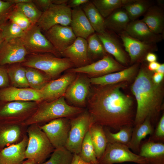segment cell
I'll return each mask as SVG.
<instances>
[{
  "instance_id": "6da1fadb",
  "label": "cell",
  "mask_w": 164,
  "mask_h": 164,
  "mask_svg": "<svg viewBox=\"0 0 164 164\" xmlns=\"http://www.w3.org/2000/svg\"><path fill=\"white\" fill-rule=\"evenodd\" d=\"M126 82L97 85L91 90L86 107L92 124L116 130L134 126L132 99L121 91L126 85Z\"/></svg>"
},
{
  "instance_id": "7a4b0ae2",
  "label": "cell",
  "mask_w": 164,
  "mask_h": 164,
  "mask_svg": "<svg viewBox=\"0 0 164 164\" xmlns=\"http://www.w3.org/2000/svg\"><path fill=\"white\" fill-rule=\"evenodd\" d=\"M152 74L147 67L142 65L132 86L137 103L134 126L141 124L147 118L151 119L161 110L163 89L160 84L154 83Z\"/></svg>"
},
{
  "instance_id": "3957f363",
  "label": "cell",
  "mask_w": 164,
  "mask_h": 164,
  "mask_svg": "<svg viewBox=\"0 0 164 164\" xmlns=\"http://www.w3.org/2000/svg\"><path fill=\"white\" fill-rule=\"evenodd\" d=\"M65 99L62 96L52 101L39 103L34 113L22 124L26 126L32 124L41 125L59 118H73L85 110L70 105Z\"/></svg>"
},
{
  "instance_id": "277c9868",
  "label": "cell",
  "mask_w": 164,
  "mask_h": 164,
  "mask_svg": "<svg viewBox=\"0 0 164 164\" xmlns=\"http://www.w3.org/2000/svg\"><path fill=\"white\" fill-rule=\"evenodd\" d=\"M21 64L25 67L41 71L51 80L54 79L63 72L74 67L68 59L49 53L28 55Z\"/></svg>"
},
{
  "instance_id": "5b68a950",
  "label": "cell",
  "mask_w": 164,
  "mask_h": 164,
  "mask_svg": "<svg viewBox=\"0 0 164 164\" xmlns=\"http://www.w3.org/2000/svg\"><path fill=\"white\" fill-rule=\"evenodd\" d=\"M26 133L28 141L25 152L26 159L42 164L55 149L38 124L28 126Z\"/></svg>"
},
{
  "instance_id": "8992f818",
  "label": "cell",
  "mask_w": 164,
  "mask_h": 164,
  "mask_svg": "<svg viewBox=\"0 0 164 164\" xmlns=\"http://www.w3.org/2000/svg\"><path fill=\"white\" fill-rule=\"evenodd\" d=\"M38 103L33 101H6L0 100V120L23 124L34 113Z\"/></svg>"
},
{
  "instance_id": "52a82bcc",
  "label": "cell",
  "mask_w": 164,
  "mask_h": 164,
  "mask_svg": "<svg viewBox=\"0 0 164 164\" xmlns=\"http://www.w3.org/2000/svg\"><path fill=\"white\" fill-rule=\"evenodd\" d=\"M132 162L138 164H156L153 161L132 152L125 145L108 143L98 164H113Z\"/></svg>"
},
{
  "instance_id": "ba28073f",
  "label": "cell",
  "mask_w": 164,
  "mask_h": 164,
  "mask_svg": "<svg viewBox=\"0 0 164 164\" xmlns=\"http://www.w3.org/2000/svg\"><path fill=\"white\" fill-rule=\"evenodd\" d=\"M70 120V128L65 147L73 154L79 155L84 138L92 124V119L85 109Z\"/></svg>"
},
{
  "instance_id": "9c48e42d",
  "label": "cell",
  "mask_w": 164,
  "mask_h": 164,
  "mask_svg": "<svg viewBox=\"0 0 164 164\" xmlns=\"http://www.w3.org/2000/svg\"><path fill=\"white\" fill-rule=\"evenodd\" d=\"M20 38L28 55L49 53L57 57L61 56L37 24L25 31Z\"/></svg>"
},
{
  "instance_id": "30bf717a",
  "label": "cell",
  "mask_w": 164,
  "mask_h": 164,
  "mask_svg": "<svg viewBox=\"0 0 164 164\" xmlns=\"http://www.w3.org/2000/svg\"><path fill=\"white\" fill-rule=\"evenodd\" d=\"M126 68L108 54L95 62L83 67L70 68L66 71L83 73L93 77L119 71Z\"/></svg>"
},
{
  "instance_id": "8fae6325",
  "label": "cell",
  "mask_w": 164,
  "mask_h": 164,
  "mask_svg": "<svg viewBox=\"0 0 164 164\" xmlns=\"http://www.w3.org/2000/svg\"><path fill=\"white\" fill-rule=\"evenodd\" d=\"M39 125L55 149L65 147L70 128V118H59Z\"/></svg>"
},
{
  "instance_id": "7c38bea8",
  "label": "cell",
  "mask_w": 164,
  "mask_h": 164,
  "mask_svg": "<svg viewBox=\"0 0 164 164\" xmlns=\"http://www.w3.org/2000/svg\"><path fill=\"white\" fill-rule=\"evenodd\" d=\"M71 18V9L67 4H53L43 12L37 25L44 32L57 25L70 26Z\"/></svg>"
},
{
  "instance_id": "4fadbf2b",
  "label": "cell",
  "mask_w": 164,
  "mask_h": 164,
  "mask_svg": "<svg viewBox=\"0 0 164 164\" xmlns=\"http://www.w3.org/2000/svg\"><path fill=\"white\" fill-rule=\"evenodd\" d=\"M77 73L68 87L64 97L74 106L84 108L87 106L91 84L87 75Z\"/></svg>"
},
{
  "instance_id": "5bb4252c",
  "label": "cell",
  "mask_w": 164,
  "mask_h": 164,
  "mask_svg": "<svg viewBox=\"0 0 164 164\" xmlns=\"http://www.w3.org/2000/svg\"><path fill=\"white\" fill-rule=\"evenodd\" d=\"M123 46L128 54L131 64L136 63L149 53L157 51L156 44L145 43L132 37L125 32L118 34Z\"/></svg>"
},
{
  "instance_id": "9a60e30c",
  "label": "cell",
  "mask_w": 164,
  "mask_h": 164,
  "mask_svg": "<svg viewBox=\"0 0 164 164\" xmlns=\"http://www.w3.org/2000/svg\"><path fill=\"white\" fill-rule=\"evenodd\" d=\"M27 55L20 38L4 40L0 45V66L22 63Z\"/></svg>"
},
{
  "instance_id": "2e32d148",
  "label": "cell",
  "mask_w": 164,
  "mask_h": 164,
  "mask_svg": "<svg viewBox=\"0 0 164 164\" xmlns=\"http://www.w3.org/2000/svg\"><path fill=\"white\" fill-rule=\"evenodd\" d=\"M66 72L59 77L50 80L40 91L42 101H51L64 96L68 87L77 74L73 72Z\"/></svg>"
},
{
  "instance_id": "e0dca14e",
  "label": "cell",
  "mask_w": 164,
  "mask_h": 164,
  "mask_svg": "<svg viewBox=\"0 0 164 164\" xmlns=\"http://www.w3.org/2000/svg\"><path fill=\"white\" fill-rule=\"evenodd\" d=\"M44 32L45 37L60 54L77 38L70 26L57 25Z\"/></svg>"
},
{
  "instance_id": "ac0fdd59",
  "label": "cell",
  "mask_w": 164,
  "mask_h": 164,
  "mask_svg": "<svg viewBox=\"0 0 164 164\" xmlns=\"http://www.w3.org/2000/svg\"><path fill=\"white\" fill-rule=\"evenodd\" d=\"M27 127L0 120V151L21 141L27 135Z\"/></svg>"
},
{
  "instance_id": "d6986e66",
  "label": "cell",
  "mask_w": 164,
  "mask_h": 164,
  "mask_svg": "<svg viewBox=\"0 0 164 164\" xmlns=\"http://www.w3.org/2000/svg\"><path fill=\"white\" fill-rule=\"evenodd\" d=\"M96 33L107 53L121 64L127 65L129 62L127 53L115 33L107 29L102 33Z\"/></svg>"
},
{
  "instance_id": "ffe728a7",
  "label": "cell",
  "mask_w": 164,
  "mask_h": 164,
  "mask_svg": "<svg viewBox=\"0 0 164 164\" xmlns=\"http://www.w3.org/2000/svg\"><path fill=\"white\" fill-rule=\"evenodd\" d=\"M0 100L6 101H42L40 91L30 87L18 88L9 86L0 89Z\"/></svg>"
},
{
  "instance_id": "44dd1931",
  "label": "cell",
  "mask_w": 164,
  "mask_h": 164,
  "mask_svg": "<svg viewBox=\"0 0 164 164\" xmlns=\"http://www.w3.org/2000/svg\"><path fill=\"white\" fill-rule=\"evenodd\" d=\"M87 40L77 37L74 41L60 53L61 56L68 59L74 67H79L90 64L87 51Z\"/></svg>"
},
{
  "instance_id": "7402d4cb",
  "label": "cell",
  "mask_w": 164,
  "mask_h": 164,
  "mask_svg": "<svg viewBox=\"0 0 164 164\" xmlns=\"http://www.w3.org/2000/svg\"><path fill=\"white\" fill-rule=\"evenodd\" d=\"M125 32L134 38L148 43L156 44L164 39V35L153 32L141 19L131 21Z\"/></svg>"
},
{
  "instance_id": "603a6c76",
  "label": "cell",
  "mask_w": 164,
  "mask_h": 164,
  "mask_svg": "<svg viewBox=\"0 0 164 164\" xmlns=\"http://www.w3.org/2000/svg\"><path fill=\"white\" fill-rule=\"evenodd\" d=\"M139 66V63H137L119 71L97 77H89L91 84L97 85H105L128 81L135 76Z\"/></svg>"
},
{
  "instance_id": "cb8c5ba5",
  "label": "cell",
  "mask_w": 164,
  "mask_h": 164,
  "mask_svg": "<svg viewBox=\"0 0 164 164\" xmlns=\"http://www.w3.org/2000/svg\"><path fill=\"white\" fill-rule=\"evenodd\" d=\"M28 141L26 135L19 142L0 151V164H19L24 161Z\"/></svg>"
},
{
  "instance_id": "d4e9b609",
  "label": "cell",
  "mask_w": 164,
  "mask_h": 164,
  "mask_svg": "<svg viewBox=\"0 0 164 164\" xmlns=\"http://www.w3.org/2000/svg\"><path fill=\"white\" fill-rule=\"evenodd\" d=\"M70 26L77 37L87 39L90 35L95 32L80 7L71 9Z\"/></svg>"
},
{
  "instance_id": "484cf974",
  "label": "cell",
  "mask_w": 164,
  "mask_h": 164,
  "mask_svg": "<svg viewBox=\"0 0 164 164\" xmlns=\"http://www.w3.org/2000/svg\"><path fill=\"white\" fill-rule=\"evenodd\" d=\"M141 20L153 32L163 35L164 12L163 8L158 5H152Z\"/></svg>"
},
{
  "instance_id": "4316f807",
  "label": "cell",
  "mask_w": 164,
  "mask_h": 164,
  "mask_svg": "<svg viewBox=\"0 0 164 164\" xmlns=\"http://www.w3.org/2000/svg\"><path fill=\"white\" fill-rule=\"evenodd\" d=\"M131 20L125 10L119 8L105 19L106 28L118 35L124 32Z\"/></svg>"
},
{
  "instance_id": "83f0119b",
  "label": "cell",
  "mask_w": 164,
  "mask_h": 164,
  "mask_svg": "<svg viewBox=\"0 0 164 164\" xmlns=\"http://www.w3.org/2000/svg\"><path fill=\"white\" fill-rule=\"evenodd\" d=\"M153 132L151 119L147 118L141 124L134 126L131 139L127 145L135 152H139L142 140L147 135L152 134Z\"/></svg>"
},
{
  "instance_id": "f1b7e54d",
  "label": "cell",
  "mask_w": 164,
  "mask_h": 164,
  "mask_svg": "<svg viewBox=\"0 0 164 164\" xmlns=\"http://www.w3.org/2000/svg\"><path fill=\"white\" fill-rule=\"evenodd\" d=\"M139 155L158 164H164V144L149 140L140 146Z\"/></svg>"
},
{
  "instance_id": "f546056e",
  "label": "cell",
  "mask_w": 164,
  "mask_h": 164,
  "mask_svg": "<svg viewBox=\"0 0 164 164\" xmlns=\"http://www.w3.org/2000/svg\"><path fill=\"white\" fill-rule=\"evenodd\" d=\"M10 86L18 88L29 87L26 76L25 67L21 63L5 65Z\"/></svg>"
},
{
  "instance_id": "4dcf8cb0",
  "label": "cell",
  "mask_w": 164,
  "mask_h": 164,
  "mask_svg": "<svg viewBox=\"0 0 164 164\" xmlns=\"http://www.w3.org/2000/svg\"><path fill=\"white\" fill-rule=\"evenodd\" d=\"M81 8L96 33H101L106 30L105 19L91 1L82 5Z\"/></svg>"
},
{
  "instance_id": "1f68e13d",
  "label": "cell",
  "mask_w": 164,
  "mask_h": 164,
  "mask_svg": "<svg viewBox=\"0 0 164 164\" xmlns=\"http://www.w3.org/2000/svg\"><path fill=\"white\" fill-rule=\"evenodd\" d=\"M90 130L91 139L98 161L103 154L108 142L104 127L93 124L90 126Z\"/></svg>"
},
{
  "instance_id": "d6a6232c",
  "label": "cell",
  "mask_w": 164,
  "mask_h": 164,
  "mask_svg": "<svg viewBox=\"0 0 164 164\" xmlns=\"http://www.w3.org/2000/svg\"><path fill=\"white\" fill-rule=\"evenodd\" d=\"M86 40L87 54L90 63L102 59L108 54L96 32L90 35Z\"/></svg>"
},
{
  "instance_id": "836d02e7",
  "label": "cell",
  "mask_w": 164,
  "mask_h": 164,
  "mask_svg": "<svg viewBox=\"0 0 164 164\" xmlns=\"http://www.w3.org/2000/svg\"><path fill=\"white\" fill-rule=\"evenodd\" d=\"M153 5L149 0H129L122 7L127 12L131 21L137 19L143 15L149 8Z\"/></svg>"
},
{
  "instance_id": "e575fe53",
  "label": "cell",
  "mask_w": 164,
  "mask_h": 164,
  "mask_svg": "<svg viewBox=\"0 0 164 164\" xmlns=\"http://www.w3.org/2000/svg\"><path fill=\"white\" fill-rule=\"evenodd\" d=\"M26 76L29 87L40 91L52 80L41 71L33 68L25 67Z\"/></svg>"
},
{
  "instance_id": "d590c367",
  "label": "cell",
  "mask_w": 164,
  "mask_h": 164,
  "mask_svg": "<svg viewBox=\"0 0 164 164\" xmlns=\"http://www.w3.org/2000/svg\"><path fill=\"white\" fill-rule=\"evenodd\" d=\"M128 0H93L91 1L105 19L116 10L122 8Z\"/></svg>"
},
{
  "instance_id": "8d00e7d4",
  "label": "cell",
  "mask_w": 164,
  "mask_h": 164,
  "mask_svg": "<svg viewBox=\"0 0 164 164\" xmlns=\"http://www.w3.org/2000/svg\"><path fill=\"white\" fill-rule=\"evenodd\" d=\"M133 127H124L115 133L111 132L106 127H104L108 143H120L127 145L131 139Z\"/></svg>"
},
{
  "instance_id": "74e56055",
  "label": "cell",
  "mask_w": 164,
  "mask_h": 164,
  "mask_svg": "<svg viewBox=\"0 0 164 164\" xmlns=\"http://www.w3.org/2000/svg\"><path fill=\"white\" fill-rule=\"evenodd\" d=\"M78 155L83 161L86 162L91 164H98L91 141L90 128L83 140L80 152Z\"/></svg>"
},
{
  "instance_id": "f35d334b",
  "label": "cell",
  "mask_w": 164,
  "mask_h": 164,
  "mask_svg": "<svg viewBox=\"0 0 164 164\" xmlns=\"http://www.w3.org/2000/svg\"><path fill=\"white\" fill-rule=\"evenodd\" d=\"M15 7L24 15L32 26L37 24L43 12L36 5L33 1L16 4Z\"/></svg>"
},
{
  "instance_id": "ab89813d",
  "label": "cell",
  "mask_w": 164,
  "mask_h": 164,
  "mask_svg": "<svg viewBox=\"0 0 164 164\" xmlns=\"http://www.w3.org/2000/svg\"><path fill=\"white\" fill-rule=\"evenodd\" d=\"M73 154L65 147L55 149L49 159L42 164H71Z\"/></svg>"
},
{
  "instance_id": "60d3db41",
  "label": "cell",
  "mask_w": 164,
  "mask_h": 164,
  "mask_svg": "<svg viewBox=\"0 0 164 164\" xmlns=\"http://www.w3.org/2000/svg\"><path fill=\"white\" fill-rule=\"evenodd\" d=\"M0 30L4 40L21 38L25 33L17 25L9 20L0 26Z\"/></svg>"
},
{
  "instance_id": "b9f144b4",
  "label": "cell",
  "mask_w": 164,
  "mask_h": 164,
  "mask_svg": "<svg viewBox=\"0 0 164 164\" xmlns=\"http://www.w3.org/2000/svg\"><path fill=\"white\" fill-rule=\"evenodd\" d=\"M8 20L16 24L25 32L29 29L32 26L24 15L16 8L15 6L9 15Z\"/></svg>"
},
{
  "instance_id": "7bdbcfd3",
  "label": "cell",
  "mask_w": 164,
  "mask_h": 164,
  "mask_svg": "<svg viewBox=\"0 0 164 164\" xmlns=\"http://www.w3.org/2000/svg\"><path fill=\"white\" fill-rule=\"evenodd\" d=\"M15 5L9 0H0V26L8 21L9 15Z\"/></svg>"
},
{
  "instance_id": "ee69618b",
  "label": "cell",
  "mask_w": 164,
  "mask_h": 164,
  "mask_svg": "<svg viewBox=\"0 0 164 164\" xmlns=\"http://www.w3.org/2000/svg\"><path fill=\"white\" fill-rule=\"evenodd\" d=\"M153 139L157 141H164V115L161 117L156 128L153 137Z\"/></svg>"
},
{
  "instance_id": "f6af8a7d",
  "label": "cell",
  "mask_w": 164,
  "mask_h": 164,
  "mask_svg": "<svg viewBox=\"0 0 164 164\" xmlns=\"http://www.w3.org/2000/svg\"><path fill=\"white\" fill-rule=\"evenodd\" d=\"M10 86L5 66H0V89Z\"/></svg>"
},
{
  "instance_id": "bcb514c9",
  "label": "cell",
  "mask_w": 164,
  "mask_h": 164,
  "mask_svg": "<svg viewBox=\"0 0 164 164\" xmlns=\"http://www.w3.org/2000/svg\"><path fill=\"white\" fill-rule=\"evenodd\" d=\"M33 2L43 12L53 4V0H33Z\"/></svg>"
},
{
  "instance_id": "7dc6e473",
  "label": "cell",
  "mask_w": 164,
  "mask_h": 164,
  "mask_svg": "<svg viewBox=\"0 0 164 164\" xmlns=\"http://www.w3.org/2000/svg\"><path fill=\"white\" fill-rule=\"evenodd\" d=\"M90 1L89 0H69L67 5L70 9H73L80 7Z\"/></svg>"
},
{
  "instance_id": "c3c4849f",
  "label": "cell",
  "mask_w": 164,
  "mask_h": 164,
  "mask_svg": "<svg viewBox=\"0 0 164 164\" xmlns=\"http://www.w3.org/2000/svg\"><path fill=\"white\" fill-rule=\"evenodd\" d=\"M164 75V74L155 72L152 76L153 82L156 84H160L163 79Z\"/></svg>"
},
{
  "instance_id": "681fc988",
  "label": "cell",
  "mask_w": 164,
  "mask_h": 164,
  "mask_svg": "<svg viewBox=\"0 0 164 164\" xmlns=\"http://www.w3.org/2000/svg\"><path fill=\"white\" fill-rule=\"evenodd\" d=\"M71 164H91L83 161L79 155L77 154H73V156Z\"/></svg>"
},
{
  "instance_id": "f907efd6",
  "label": "cell",
  "mask_w": 164,
  "mask_h": 164,
  "mask_svg": "<svg viewBox=\"0 0 164 164\" xmlns=\"http://www.w3.org/2000/svg\"><path fill=\"white\" fill-rule=\"evenodd\" d=\"M145 58V60L149 63L156 61L157 60V56L152 52H150L146 55Z\"/></svg>"
},
{
  "instance_id": "816d5d0a",
  "label": "cell",
  "mask_w": 164,
  "mask_h": 164,
  "mask_svg": "<svg viewBox=\"0 0 164 164\" xmlns=\"http://www.w3.org/2000/svg\"><path fill=\"white\" fill-rule=\"evenodd\" d=\"M160 64L156 61L149 63L147 68L151 71H155L159 67Z\"/></svg>"
},
{
  "instance_id": "f5cc1de1",
  "label": "cell",
  "mask_w": 164,
  "mask_h": 164,
  "mask_svg": "<svg viewBox=\"0 0 164 164\" xmlns=\"http://www.w3.org/2000/svg\"><path fill=\"white\" fill-rule=\"evenodd\" d=\"M15 5L32 2L33 0H9Z\"/></svg>"
},
{
  "instance_id": "db71d44e",
  "label": "cell",
  "mask_w": 164,
  "mask_h": 164,
  "mask_svg": "<svg viewBox=\"0 0 164 164\" xmlns=\"http://www.w3.org/2000/svg\"><path fill=\"white\" fill-rule=\"evenodd\" d=\"M69 0H53V4L56 5L67 4Z\"/></svg>"
},
{
  "instance_id": "11a10c76",
  "label": "cell",
  "mask_w": 164,
  "mask_h": 164,
  "mask_svg": "<svg viewBox=\"0 0 164 164\" xmlns=\"http://www.w3.org/2000/svg\"><path fill=\"white\" fill-rule=\"evenodd\" d=\"M159 73L164 74V64H160L157 70L155 71Z\"/></svg>"
},
{
  "instance_id": "9f6ffc18",
  "label": "cell",
  "mask_w": 164,
  "mask_h": 164,
  "mask_svg": "<svg viewBox=\"0 0 164 164\" xmlns=\"http://www.w3.org/2000/svg\"><path fill=\"white\" fill-rule=\"evenodd\" d=\"M19 164H37L34 161L29 159H27L26 160H24Z\"/></svg>"
},
{
  "instance_id": "6f0895ef",
  "label": "cell",
  "mask_w": 164,
  "mask_h": 164,
  "mask_svg": "<svg viewBox=\"0 0 164 164\" xmlns=\"http://www.w3.org/2000/svg\"><path fill=\"white\" fill-rule=\"evenodd\" d=\"M4 40V39H3L2 34L1 33V31L0 30V45L1 44L2 42Z\"/></svg>"
},
{
  "instance_id": "680465c9",
  "label": "cell",
  "mask_w": 164,
  "mask_h": 164,
  "mask_svg": "<svg viewBox=\"0 0 164 164\" xmlns=\"http://www.w3.org/2000/svg\"></svg>"
}]
</instances>
